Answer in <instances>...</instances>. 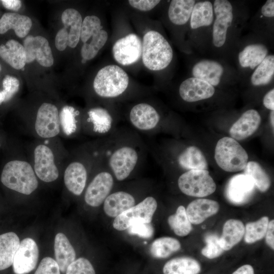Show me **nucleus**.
I'll return each instance as SVG.
<instances>
[{
  "label": "nucleus",
  "mask_w": 274,
  "mask_h": 274,
  "mask_svg": "<svg viewBox=\"0 0 274 274\" xmlns=\"http://www.w3.org/2000/svg\"><path fill=\"white\" fill-rule=\"evenodd\" d=\"M32 24L31 18L27 16L14 12L5 13L0 18V34L13 29L18 37L24 38L29 33Z\"/></svg>",
  "instance_id": "nucleus-25"
},
{
  "label": "nucleus",
  "mask_w": 274,
  "mask_h": 274,
  "mask_svg": "<svg viewBox=\"0 0 274 274\" xmlns=\"http://www.w3.org/2000/svg\"><path fill=\"white\" fill-rule=\"evenodd\" d=\"M261 12L263 16L267 18L274 16V1L267 0L262 6Z\"/></svg>",
  "instance_id": "nucleus-50"
},
{
  "label": "nucleus",
  "mask_w": 274,
  "mask_h": 274,
  "mask_svg": "<svg viewBox=\"0 0 274 274\" xmlns=\"http://www.w3.org/2000/svg\"><path fill=\"white\" fill-rule=\"evenodd\" d=\"M180 248V243L177 239L171 237H162L157 238L152 243L150 253L154 257L164 258Z\"/></svg>",
  "instance_id": "nucleus-37"
},
{
  "label": "nucleus",
  "mask_w": 274,
  "mask_h": 274,
  "mask_svg": "<svg viewBox=\"0 0 274 274\" xmlns=\"http://www.w3.org/2000/svg\"><path fill=\"white\" fill-rule=\"evenodd\" d=\"M214 20L213 4L209 1L196 2L190 18V27L196 29L210 26Z\"/></svg>",
  "instance_id": "nucleus-32"
},
{
  "label": "nucleus",
  "mask_w": 274,
  "mask_h": 274,
  "mask_svg": "<svg viewBox=\"0 0 274 274\" xmlns=\"http://www.w3.org/2000/svg\"><path fill=\"white\" fill-rule=\"evenodd\" d=\"M86 123L82 126L90 133L108 137L116 130V123L113 115L105 108H90L87 113Z\"/></svg>",
  "instance_id": "nucleus-14"
},
{
  "label": "nucleus",
  "mask_w": 274,
  "mask_h": 274,
  "mask_svg": "<svg viewBox=\"0 0 274 274\" xmlns=\"http://www.w3.org/2000/svg\"><path fill=\"white\" fill-rule=\"evenodd\" d=\"M219 210L217 201L200 198L191 202L186 209L187 216L191 224H199L207 218L216 214Z\"/></svg>",
  "instance_id": "nucleus-24"
},
{
  "label": "nucleus",
  "mask_w": 274,
  "mask_h": 274,
  "mask_svg": "<svg viewBox=\"0 0 274 274\" xmlns=\"http://www.w3.org/2000/svg\"><path fill=\"white\" fill-rule=\"evenodd\" d=\"M128 120L136 130L150 134L159 126L161 117L153 106L141 102L131 108L128 114Z\"/></svg>",
  "instance_id": "nucleus-12"
},
{
  "label": "nucleus",
  "mask_w": 274,
  "mask_h": 274,
  "mask_svg": "<svg viewBox=\"0 0 274 274\" xmlns=\"http://www.w3.org/2000/svg\"><path fill=\"white\" fill-rule=\"evenodd\" d=\"M78 113L70 106H65L59 112L60 130L65 135L70 136L77 132L81 127L77 119Z\"/></svg>",
  "instance_id": "nucleus-36"
},
{
  "label": "nucleus",
  "mask_w": 274,
  "mask_h": 274,
  "mask_svg": "<svg viewBox=\"0 0 274 274\" xmlns=\"http://www.w3.org/2000/svg\"><path fill=\"white\" fill-rule=\"evenodd\" d=\"M33 168L35 174L44 182H52L59 176V170L55 163L52 150L47 145L39 144L33 152Z\"/></svg>",
  "instance_id": "nucleus-13"
},
{
  "label": "nucleus",
  "mask_w": 274,
  "mask_h": 274,
  "mask_svg": "<svg viewBox=\"0 0 274 274\" xmlns=\"http://www.w3.org/2000/svg\"><path fill=\"white\" fill-rule=\"evenodd\" d=\"M215 92L214 86L205 81L193 77L183 81L179 88L181 98L188 102L210 98Z\"/></svg>",
  "instance_id": "nucleus-19"
},
{
  "label": "nucleus",
  "mask_w": 274,
  "mask_h": 274,
  "mask_svg": "<svg viewBox=\"0 0 274 274\" xmlns=\"http://www.w3.org/2000/svg\"><path fill=\"white\" fill-rule=\"evenodd\" d=\"M176 162L179 166L187 171L208 168L204 154L198 148L194 146H189L179 153L176 157Z\"/></svg>",
  "instance_id": "nucleus-27"
},
{
  "label": "nucleus",
  "mask_w": 274,
  "mask_h": 274,
  "mask_svg": "<svg viewBox=\"0 0 274 274\" xmlns=\"http://www.w3.org/2000/svg\"><path fill=\"white\" fill-rule=\"evenodd\" d=\"M65 274H95V271L92 264L87 259L81 257L68 266Z\"/></svg>",
  "instance_id": "nucleus-44"
},
{
  "label": "nucleus",
  "mask_w": 274,
  "mask_h": 274,
  "mask_svg": "<svg viewBox=\"0 0 274 274\" xmlns=\"http://www.w3.org/2000/svg\"><path fill=\"white\" fill-rule=\"evenodd\" d=\"M274 75V55H268L255 69L251 77V82L255 86L268 84Z\"/></svg>",
  "instance_id": "nucleus-35"
},
{
  "label": "nucleus",
  "mask_w": 274,
  "mask_h": 274,
  "mask_svg": "<svg viewBox=\"0 0 274 274\" xmlns=\"http://www.w3.org/2000/svg\"><path fill=\"white\" fill-rule=\"evenodd\" d=\"M181 191L188 196L203 197L213 193L216 185L208 170L192 169L182 174L178 178Z\"/></svg>",
  "instance_id": "nucleus-8"
},
{
  "label": "nucleus",
  "mask_w": 274,
  "mask_h": 274,
  "mask_svg": "<svg viewBox=\"0 0 274 274\" xmlns=\"http://www.w3.org/2000/svg\"><path fill=\"white\" fill-rule=\"evenodd\" d=\"M168 223L175 233L180 236L188 235L192 230V225L183 206H180L176 213L168 217Z\"/></svg>",
  "instance_id": "nucleus-38"
},
{
  "label": "nucleus",
  "mask_w": 274,
  "mask_h": 274,
  "mask_svg": "<svg viewBox=\"0 0 274 274\" xmlns=\"http://www.w3.org/2000/svg\"><path fill=\"white\" fill-rule=\"evenodd\" d=\"M268 48L263 44L255 43L246 46L238 55L240 66L255 69L268 55Z\"/></svg>",
  "instance_id": "nucleus-29"
},
{
  "label": "nucleus",
  "mask_w": 274,
  "mask_h": 274,
  "mask_svg": "<svg viewBox=\"0 0 274 274\" xmlns=\"http://www.w3.org/2000/svg\"><path fill=\"white\" fill-rule=\"evenodd\" d=\"M157 208L156 199L148 196L136 205L115 217L113 226L117 230L123 231L127 230L136 222L151 223Z\"/></svg>",
  "instance_id": "nucleus-10"
},
{
  "label": "nucleus",
  "mask_w": 274,
  "mask_h": 274,
  "mask_svg": "<svg viewBox=\"0 0 274 274\" xmlns=\"http://www.w3.org/2000/svg\"><path fill=\"white\" fill-rule=\"evenodd\" d=\"M142 42L134 33H130L118 40L112 48L115 60L123 65L137 62L142 56Z\"/></svg>",
  "instance_id": "nucleus-16"
},
{
  "label": "nucleus",
  "mask_w": 274,
  "mask_h": 274,
  "mask_svg": "<svg viewBox=\"0 0 274 274\" xmlns=\"http://www.w3.org/2000/svg\"><path fill=\"white\" fill-rule=\"evenodd\" d=\"M274 112L273 111H271V112L270 113V122L271 125V126L273 128L274 126Z\"/></svg>",
  "instance_id": "nucleus-55"
},
{
  "label": "nucleus",
  "mask_w": 274,
  "mask_h": 274,
  "mask_svg": "<svg viewBox=\"0 0 274 274\" xmlns=\"http://www.w3.org/2000/svg\"><path fill=\"white\" fill-rule=\"evenodd\" d=\"M34 274H60L56 261L50 257L44 258Z\"/></svg>",
  "instance_id": "nucleus-47"
},
{
  "label": "nucleus",
  "mask_w": 274,
  "mask_h": 274,
  "mask_svg": "<svg viewBox=\"0 0 274 274\" xmlns=\"http://www.w3.org/2000/svg\"><path fill=\"white\" fill-rule=\"evenodd\" d=\"M6 9L17 11L22 6V2L20 0H2L0 1Z\"/></svg>",
  "instance_id": "nucleus-52"
},
{
  "label": "nucleus",
  "mask_w": 274,
  "mask_h": 274,
  "mask_svg": "<svg viewBox=\"0 0 274 274\" xmlns=\"http://www.w3.org/2000/svg\"><path fill=\"white\" fill-rule=\"evenodd\" d=\"M196 2L194 0H173L168 10L170 21L178 25H184L190 18Z\"/></svg>",
  "instance_id": "nucleus-33"
},
{
  "label": "nucleus",
  "mask_w": 274,
  "mask_h": 274,
  "mask_svg": "<svg viewBox=\"0 0 274 274\" xmlns=\"http://www.w3.org/2000/svg\"><path fill=\"white\" fill-rule=\"evenodd\" d=\"M64 27L59 29L55 38V45L59 51H64L67 46L74 48L80 39L82 18L76 9L65 10L61 16Z\"/></svg>",
  "instance_id": "nucleus-9"
},
{
  "label": "nucleus",
  "mask_w": 274,
  "mask_h": 274,
  "mask_svg": "<svg viewBox=\"0 0 274 274\" xmlns=\"http://www.w3.org/2000/svg\"><path fill=\"white\" fill-rule=\"evenodd\" d=\"M244 170V174L253 179L255 186L261 192H265L269 189L271 184L270 178L258 163L253 161L248 162Z\"/></svg>",
  "instance_id": "nucleus-39"
},
{
  "label": "nucleus",
  "mask_w": 274,
  "mask_h": 274,
  "mask_svg": "<svg viewBox=\"0 0 274 274\" xmlns=\"http://www.w3.org/2000/svg\"><path fill=\"white\" fill-rule=\"evenodd\" d=\"M20 241L17 235L9 232L0 235V270L12 265Z\"/></svg>",
  "instance_id": "nucleus-30"
},
{
  "label": "nucleus",
  "mask_w": 274,
  "mask_h": 274,
  "mask_svg": "<svg viewBox=\"0 0 274 274\" xmlns=\"http://www.w3.org/2000/svg\"><path fill=\"white\" fill-rule=\"evenodd\" d=\"M3 92L6 97L5 102L10 100L18 91L20 82L19 80L11 75H6L3 80Z\"/></svg>",
  "instance_id": "nucleus-45"
},
{
  "label": "nucleus",
  "mask_w": 274,
  "mask_h": 274,
  "mask_svg": "<svg viewBox=\"0 0 274 274\" xmlns=\"http://www.w3.org/2000/svg\"><path fill=\"white\" fill-rule=\"evenodd\" d=\"M265 241L271 249H274V220L269 222L265 234Z\"/></svg>",
  "instance_id": "nucleus-49"
},
{
  "label": "nucleus",
  "mask_w": 274,
  "mask_h": 274,
  "mask_svg": "<svg viewBox=\"0 0 274 274\" xmlns=\"http://www.w3.org/2000/svg\"><path fill=\"white\" fill-rule=\"evenodd\" d=\"M26 63H29L35 60L44 67L51 66L54 58L48 41L41 36H27L23 41Z\"/></svg>",
  "instance_id": "nucleus-17"
},
{
  "label": "nucleus",
  "mask_w": 274,
  "mask_h": 274,
  "mask_svg": "<svg viewBox=\"0 0 274 274\" xmlns=\"http://www.w3.org/2000/svg\"><path fill=\"white\" fill-rule=\"evenodd\" d=\"M146 147L136 131L116 129L106 138L104 156L115 179L123 181L142 166Z\"/></svg>",
  "instance_id": "nucleus-1"
},
{
  "label": "nucleus",
  "mask_w": 274,
  "mask_h": 274,
  "mask_svg": "<svg viewBox=\"0 0 274 274\" xmlns=\"http://www.w3.org/2000/svg\"><path fill=\"white\" fill-rule=\"evenodd\" d=\"M214 16L212 30V42L217 48L223 46L227 39L228 28L233 20V8L227 0L214 2Z\"/></svg>",
  "instance_id": "nucleus-11"
},
{
  "label": "nucleus",
  "mask_w": 274,
  "mask_h": 274,
  "mask_svg": "<svg viewBox=\"0 0 274 274\" xmlns=\"http://www.w3.org/2000/svg\"><path fill=\"white\" fill-rule=\"evenodd\" d=\"M39 255L38 247L34 240L25 238L20 242L15 254L13 269L15 274H26L36 266Z\"/></svg>",
  "instance_id": "nucleus-18"
},
{
  "label": "nucleus",
  "mask_w": 274,
  "mask_h": 274,
  "mask_svg": "<svg viewBox=\"0 0 274 274\" xmlns=\"http://www.w3.org/2000/svg\"><path fill=\"white\" fill-rule=\"evenodd\" d=\"M6 97L2 90H0V105L5 102Z\"/></svg>",
  "instance_id": "nucleus-54"
},
{
  "label": "nucleus",
  "mask_w": 274,
  "mask_h": 274,
  "mask_svg": "<svg viewBox=\"0 0 274 274\" xmlns=\"http://www.w3.org/2000/svg\"><path fill=\"white\" fill-rule=\"evenodd\" d=\"M1 69H2V67H1V63H0V72H1Z\"/></svg>",
  "instance_id": "nucleus-56"
},
{
  "label": "nucleus",
  "mask_w": 274,
  "mask_h": 274,
  "mask_svg": "<svg viewBox=\"0 0 274 274\" xmlns=\"http://www.w3.org/2000/svg\"><path fill=\"white\" fill-rule=\"evenodd\" d=\"M245 233V226L238 220L229 219L224 224L222 234L219 237L221 247L224 251L231 249L242 239Z\"/></svg>",
  "instance_id": "nucleus-31"
},
{
  "label": "nucleus",
  "mask_w": 274,
  "mask_h": 274,
  "mask_svg": "<svg viewBox=\"0 0 274 274\" xmlns=\"http://www.w3.org/2000/svg\"><path fill=\"white\" fill-rule=\"evenodd\" d=\"M142 58L143 64L151 71L165 68L173 58L172 48L159 32L150 30L143 38Z\"/></svg>",
  "instance_id": "nucleus-2"
},
{
  "label": "nucleus",
  "mask_w": 274,
  "mask_h": 274,
  "mask_svg": "<svg viewBox=\"0 0 274 274\" xmlns=\"http://www.w3.org/2000/svg\"><path fill=\"white\" fill-rule=\"evenodd\" d=\"M37 134L44 139L57 136L60 131L59 112L54 105L43 103L39 108L35 122Z\"/></svg>",
  "instance_id": "nucleus-15"
},
{
  "label": "nucleus",
  "mask_w": 274,
  "mask_h": 274,
  "mask_svg": "<svg viewBox=\"0 0 274 274\" xmlns=\"http://www.w3.org/2000/svg\"><path fill=\"white\" fill-rule=\"evenodd\" d=\"M255 187L254 182L250 176L244 174L235 175L227 184V197L233 203H243L252 195Z\"/></svg>",
  "instance_id": "nucleus-20"
},
{
  "label": "nucleus",
  "mask_w": 274,
  "mask_h": 274,
  "mask_svg": "<svg viewBox=\"0 0 274 274\" xmlns=\"http://www.w3.org/2000/svg\"><path fill=\"white\" fill-rule=\"evenodd\" d=\"M54 254L60 271L65 272L76 259L75 251L65 235L58 233L54 239Z\"/></svg>",
  "instance_id": "nucleus-28"
},
{
  "label": "nucleus",
  "mask_w": 274,
  "mask_h": 274,
  "mask_svg": "<svg viewBox=\"0 0 274 274\" xmlns=\"http://www.w3.org/2000/svg\"><path fill=\"white\" fill-rule=\"evenodd\" d=\"M108 38L107 32L101 29L93 35L87 43L83 44L81 49V55L83 59L88 60L94 58L105 45Z\"/></svg>",
  "instance_id": "nucleus-40"
},
{
  "label": "nucleus",
  "mask_w": 274,
  "mask_h": 274,
  "mask_svg": "<svg viewBox=\"0 0 274 274\" xmlns=\"http://www.w3.org/2000/svg\"><path fill=\"white\" fill-rule=\"evenodd\" d=\"M1 181L8 188L25 195L30 194L38 186L33 167L21 160L8 162L3 169Z\"/></svg>",
  "instance_id": "nucleus-3"
},
{
  "label": "nucleus",
  "mask_w": 274,
  "mask_h": 274,
  "mask_svg": "<svg viewBox=\"0 0 274 274\" xmlns=\"http://www.w3.org/2000/svg\"><path fill=\"white\" fill-rule=\"evenodd\" d=\"M0 57L14 69H22L26 63L23 46L17 41L10 39L0 45Z\"/></svg>",
  "instance_id": "nucleus-26"
},
{
  "label": "nucleus",
  "mask_w": 274,
  "mask_h": 274,
  "mask_svg": "<svg viewBox=\"0 0 274 274\" xmlns=\"http://www.w3.org/2000/svg\"><path fill=\"white\" fill-rule=\"evenodd\" d=\"M94 156L88 159H77L71 161L64 173V183L67 190L76 196L82 194L86 187L88 167L94 165L100 157L104 148V142Z\"/></svg>",
  "instance_id": "nucleus-6"
},
{
  "label": "nucleus",
  "mask_w": 274,
  "mask_h": 274,
  "mask_svg": "<svg viewBox=\"0 0 274 274\" xmlns=\"http://www.w3.org/2000/svg\"><path fill=\"white\" fill-rule=\"evenodd\" d=\"M200 271L199 263L195 259L188 257L172 259L163 268L164 274H198Z\"/></svg>",
  "instance_id": "nucleus-34"
},
{
  "label": "nucleus",
  "mask_w": 274,
  "mask_h": 274,
  "mask_svg": "<svg viewBox=\"0 0 274 274\" xmlns=\"http://www.w3.org/2000/svg\"><path fill=\"white\" fill-rule=\"evenodd\" d=\"M135 205L134 196L125 191L119 190L110 194L104 202V210L110 217H116Z\"/></svg>",
  "instance_id": "nucleus-22"
},
{
  "label": "nucleus",
  "mask_w": 274,
  "mask_h": 274,
  "mask_svg": "<svg viewBox=\"0 0 274 274\" xmlns=\"http://www.w3.org/2000/svg\"><path fill=\"white\" fill-rule=\"evenodd\" d=\"M104 152L99 163V169L88 184L84 194L85 202L92 207H98L104 203L114 185L115 178L106 164Z\"/></svg>",
  "instance_id": "nucleus-7"
},
{
  "label": "nucleus",
  "mask_w": 274,
  "mask_h": 274,
  "mask_svg": "<svg viewBox=\"0 0 274 274\" xmlns=\"http://www.w3.org/2000/svg\"><path fill=\"white\" fill-rule=\"evenodd\" d=\"M127 230L130 234L136 235L145 238L151 237L154 233V229L151 223L140 221L133 223Z\"/></svg>",
  "instance_id": "nucleus-46"
},
{
  "label": "nucleus",
  "mask_w": 274,
  "mask_h": 274,
  "mask_svg": "<svg viewBox=\"0 0 274 274\" xmlns=\"http://www.w3.org/2000/svg\"><path fill=\"white\" fill-rule=\"evenodd\" d=\"M261 121V116L257 111L254 109L246 111L230 128L231 138L236 141L248 138L257 130Z\"/></svg>",
  "instance_id": "nucleus-21"
},
{
  "label": "nucleus",
  "mask_w": 274,
  "mask_h": 274,
  "mask_svg": "<svg viewBox=\"0 0 274 274\" xmlns=\"http://www.w3.org/2000/svg\"><path fill=\"white\" fill-rule=\"evenodd\" d=\"M215 159L222 169L228 172L244 170L248 163V155L237 141L231 137L220 139L216 146Z\"/></svg>",
  "instance_id": "nucleus-5"
},
{
  "label": "nucleus",
  "mask_w": 274,
  "mask_h": 274,
  "mask_svg": "<svg viewBox=\"0 0 274 274\" xmlns=\"http://www.w3.org/2000/svg\"><path fill=\"white\" fill-rule=\"evenodd\" d=\"M102 28L101 21L97 16H86L82 21L80 39L83 44L87 43L93 35L102 29Z\"/></svg>",
  "instance_id": "nucleus-42"
},
{
  "label": "nucleus",
  "mask_w": 274,
  "mask_h": 274,
  "mask_svg": "<svg viewBox=\"0 0 274 274\" xmlns=\"http://www.w3.org/2000/svg\"><path fill=\"white\" fill-rule=\"evenodd\" d=\"M128 84V76L121 67L116 65H109L97 72L93 80V88L99 96L112 98L122 95Z\"/></svg>",
  "instance_id": "nucleus-4"
},
{
  "label": "nucleus",
  "mask_w": 274,
  "mask_h": 274,
  "mask_svg": "<svg viewBox=\"0 0 274 274\" xmlns=\"http://www.w3.org/2000/svg\"><path fill=\"white\" fill-rule=\"evenodd\" d=\"M160 1L157 0H130L129 5L133 8L141 11H148L157 5Z\"/></svg>",
  "instance_id": "nucleus-48"
},
{
  "label": "nucleus",
  "mask_w": 274,
  "mask_h": 274,
  "mask_svg": "<svg viewBox=\"0 0 274 274\" xmlns=\"http://www.w3.org/2000/svg\"><path fill=\"white\" fill-rule=\"evenodd\" d=\"M206 246L201 250L202 254L209 259L220 256L224 251L220 246L219 237L216 234H208L205 237Z\"/></svg>",
  "instance_id": "nucleus-43"
},
{
  "label": "nucleus",
  "mask_w": 274,
  "mask_h": 274,
  "mask_svg": "<svg viewBox=\"0 0 274 274\" xmlns=\"http://www.w3.org/2000/svg\"><path fill=\"white\" fill-rule=\"evenodd\" d=\"M232 274H254V271L251 265L246 264L239 267Z\"/></svg>",
  "instance_id": "nucleus-53"
},
{
  "label": "nucleus",
  "mask_w": 274,
  "mask_h": 274,
  "mask_svg": "<svg viewBox=\"0 0 274 274\" xmlns=\"http://www.w3.org/2000/svg\"><path fill=\"white\" fill-rule=\"evenodd\" d=\"M269 219L266 216L257 221L247 223L245 228V241L251 244L262 239L265 235Z\"/></svg>",
  "instance_id": "nucleus-41"
},
{
  "label": "nucleus",
  "mask_w": 274,
  "mask_h": 274,
  "mask_svg": "<svg viewBox=\"0 0 274 274\" xmlns=\"http://www.w3.org/2000/svg\"><path fill=\"white\" fill-rule=\"evenodd\" d=\"M264 106L270 111L274 110V89L270 90L264 95L263 99Z\"/></svg>",
  "instance_id": "nucleus-51"
},
{
  "label": "nucleus",
  "mask_w": 274,
  "mask_h": 274,
  "mask_svg": "<svg viewBox=\"0 0 274 274\" xmlns=\"http://www.w3.org/2000/svg\"><path fill=\"white\" fill-rule=\"evenodd\" d=\"M224 73L220 63L211 59H202L195 63L192 69L193 77L208 82L213 86H218Z\"/></svg>",
  "instance_id": "nucleus-23"
}]
</instances>
